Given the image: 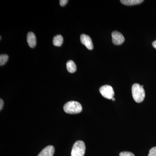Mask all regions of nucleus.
Returning a JSON list of instances; mask_svg holds the SVG:
<instances>
[{"label": "nucleus", "mask_w": 156, "mask_h": 156, "mask_svg": "<svg viewBox=\"0 0 156 156\" xmlns=\"http://www.w3.org/2000/svg\"><path fill=\"white\" fill-rule=\"evenodd\" d=\"M112 100L113 101H115V99L114 98H112Z\"/></svg>", "instance_id": "a211bd4d"}, {"label": "nucleus", "mask_w": 156, "mask_h": 156, "mask_svg": "<svg viewBox=\"0 0 156 156\" xmlns=\"http://www.w3.org/2000/svg\"><path fill=\"white\" fill-rule=\"evenodd\" d=\"M63 38L60 35H58L54 37L53 39V44L56 47H60L62 44Z\"/></svg>", "instance_id": "9b49d317"}, {"label": "nucleus", "mask_w": 156, "mask_h": 156, "mask_svg": "<svg viewBox=\"0 0 156 156\" xmlns=\"http://www.w3.org/2000/svg\"><path fill=\"white\" fill-rule=\"evenodd\" d=\"M55 149L53 146L50 145L44 148L38 156H53Z\"/></svg>", "instance_id": "0eeeda50"}, {"label": "nucleus", "mask_w": 156, "mask_h": 156, "mask_svg": "<svg viewBox=\"0 0 156 156\" xmlns=\"http://www.w3.org/2000/svg\"><path fill=\"white\" fill-rule=\"evenodd\" d=\"M66 68L68 71L70 73H74L76 71V66L73 60H69L66 63Z\"/></svg>", "instance_id": "9d476101"}, {"label": "nucleus", "mask_w": 156, "mask_h": 156, "mask_svg": "<svg viewBox=\"0 0 156 156\" xmlns=\"http://www.w3.org/2000/svg\"><path fill=\"white\" fill-rule=\"evenodd\" d=\"M131 91L133 98L136 102L140 103L144 100L145 97V91L142 86L139 84H134L132 86Z\"/></svg>", "instance_id": "f257e3e1"}, {"label": "nucleus", "mask_w": 156, "mask_h": 156, "mask_svg": "<svg viewBox=\"0 0 156 156\" xmlns=\"http://www.w3.org/2000/svg\"><path fill=\"white\" fill-rule=\"evenodd\" d=\"M112 41L115 45H121L125 42V37L123 35L117 31H115L112 33Z\"/></svg>", "instance_id": "39448f33"}, {"label": "nucleus", "mask_w": 156, "mask_h": 156, "mask_svg": "<svg viewBox=\"0 0 156 156\" xmlns=\"http://www.w3.org/2000/svg\"><path fill=\"white\" fill-rule=\"evenodd\" d=\"M120 156H135L134 154L130 152L124 151L120 153Z\"/></svg>", "instance_id": "4468645a"}, {"label": "nucleus", "mask_w": 156, "mask_h": 156, "mask_svg": "<svg viewBox=\"0 0 156 156\" xmlns=\"http://www.w3.org/2000/svg\"><path fill=\"white\" fill-rule=\"evenodd\" d=\"M9 56L7 54H1L0 55V65L1 66L5 64L9 59Z\"/></svg>", "instance_id": "f8f14e48"}, {"label": "nucleus", "mask_w": 156, "mask_h": 156, "mask_svg": "<svg viewBox=\"0 0 156 156\" xmlns=\"http://www.w3.org/2000/svg\"><path fill=\"white\" fill-rule=\"evenodd\" d=\"M68 2V0H60L59 1V3H60V5L61 6H64L67 4V3Z\"/></svg>", "instance_id": "2eb2a0df"}, {"label": "nucleus", "mask_w": 156, "mask_h": 156, "mask_svg": "<svg viewBox=\"0 0 156 156\" xmlns=\"http://www.w3.org/2000/svg\"><path fill=\"white\" fill-rule=\"evenodd\" d=\"M148 156H156V147L151 149Z\"/></svg>", "instance_id": "ddd939ff"}, {"label": "nucleus", "mask_w": 156, "mask_h": 156, "mask_svg": "<svg viewBox=\"0 0 156 156\" xmlns=\"http://www.w3.org/2000/svg\"><path fill=\"white\" fill-rule=\"evenodd\" d=\"M143 2V0H121L120 1V2L123 5L127 6L139 5Z\"/></svg>", "instance_id": "1a4fd4ad"}, {"label": "nucleus", "mask_w": 156, "mask_h": 156, "mask_svg": "<svg viewBox=\"0 0 156 156\" xmlns=\"http://www.w3.org/2000/svg\"><path fill=\"white\" fill-rule=\"evenodd\" d=\"M86 146L83 141L78 140L75 143L71 151V156H84Z\"/></svg>", "instance_id": "7ed1b4c3"}, {"label": "nucleus", "mask_w": 156, "mask_h": 156, "mask_svg": "<svg viewBox=\"0 0 156 156\" xmlns=\"http://www.w3.org/2000/svg\"><path fill=\"white\" fill-rule=\"evenodd\" d=\"M63 109L66 113L76 114L80 113L83 110V108L80 104L77 101H70L65 105Z\"/></svg>", "instance_id": "f03ea898"}, {"label": "nucleus", "mask_w": 156, "mask_h": 156, "mask_svg": "<svg viewBox=\"0 0 156 156\" xmlns=\"http://www.w3.org/2000/svg\"><path fill=\"white\" fill-rule=\"evenodd\" d=\"M99 92L103 97L108 99H112L115 95L113 89L109 85H105L101 87Z\"/></svg>", "instance_id": "20e7f679"}, {"label": "nucleus", "mask_w": 156, "mask_h": 156, "mask_svg": "<svg viewBox=\"0 0 156 156\" xmlns=\"http://www.w3.org/2000/svg\"><path fill=\"white\" fill-rule=\"evenodd\" d=\"M27 42L30 48H33L35 47L37 44L36 37L33 33L30 32L27 34Z\"/></svg>", "instance_id": "6e6552de"}, {"label": "nucleus", "mask_w": 156, "mask_h": 156, "mask_svg": "<svg viewBox=\"0 0 156 156\" xmlns=\"http://www.w3.org/2000/svg\"><path fill=\"white\" fill-rule=\"evenodd\" d=\"M80 41L81 43L85 45L86 48L89 50H92L93 49V43H92V39L89 36L86 34L81 35L80 37Z\"/></svg>", "instance_id": "423d86ee"}, {"label": "nucleus", "mask_w": 156, "mask_h": 156, "mask_svg": "<svg viewBox=\"0 0 156 156\" xmlns=\"http://www.w3.org/2000/svg\"><path fill=\"white\" fill-rule=\"evenodd\" d=\"M152 46L155 49H156V40L154 41L153 42Z\"/></svg>", "instance_id": "f3484780"}, {"label": "nucleus", "mask_w": 156, "mask_h": 156, "mask_svg": "<svg viewBox=\"0 0 156 156\" xmlns=\"http://www.w3.org/2000/svg\"><path fill=\"white\" fill-rule=\"evenodd\" d=\"M3 105H4V101H3L2 99H1V100H0V109H1V110H2L3 108Z\"/></svg>", "instance_id": "dca6fc26"}]
</instances>
